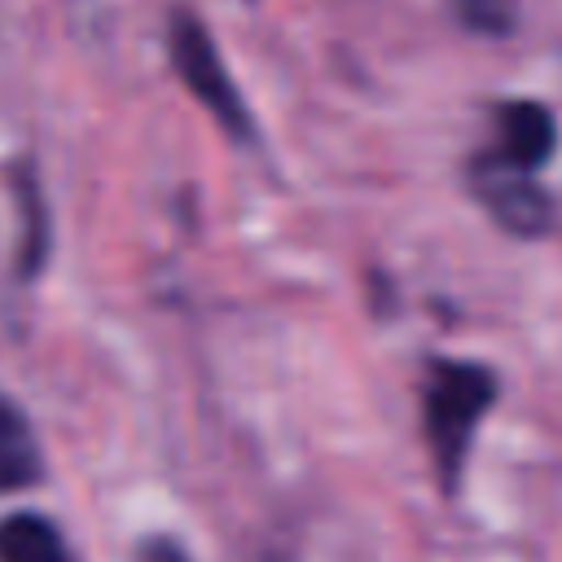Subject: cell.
Here are the masks:
<instances>
[{"label":"cell","mask_w":562,"mask_h":562,"mask_svg":"<svg viewBox=\"0 0 562 562\" xmlns=\"http://www.w3.org/2000/svg\"><path fill=\"white\" fill-rule=\"evenodd\" d=\"M0 562H70V549L48 518L9 514L0 522Z\"/></svg>","instance_id":"6"},{"label":"cell","mask_w":562,"mask_h":562,"mask_svg":"<svg viewBox=\"0 0 562 562\" xmlns=\"http://www.w3.org/2000/svg\"><path fill=\"white\" fill-rule=\"evenodd\" d=\"M171 61L184 79V88L237 136H250V114H246V101L241 92L233 88L206 26L193 18V13H171Z\"/></svg>","instance_id":"2"},{"label":"cell","mask_w":562,"mask_h":562,"mask_svg":"<svg viewBox=\"0 0 562 562\" xmlns=\"http://www.w3.org/2000/svg\"><path fill=\"white\" fill-rule=\"evenodd\" d=\"M492 400H496V378L483 364H465V360L430 364V378H426V439H430L435 465H439L448 487L457 483V474L465 465V448L474 439V426H479V417L487 413Z\"/></svg>","instance_id":"1"},{"label":"cell","mask_w":562,"mask_h":562,"mask_svg":"<svg viewBox=\"0 0 562 562\" xmlns=\"http://www.w3.org/2000/svg\"><path fill=\"white\" fill-rule=\"evenodd\" d=\"M136 562H189V553H184L176 540H167V536H149V540L136 549Z\"/></svg>","instance_id":"9"},{"label":"cell","mask_w":562,"mask_h":562,"mask_svg":"<svg viewBox=\"0 0 562 562\" xmlns=\"http://www.w3.org/2000/svg\"><path fill=\"white\" fill-rule=\"evenodd\" d=\"M40 479V443L18 404L0 395V492L31 487Z\"/></svg>","instance_id":"5"},{"label":"cell","mask_w":562,"mask_h":562,"mask_svg":"<svg viewBox=\"0 0 562 562\" xmlns=\"http://www.w3.org/2000/svg\"><path fill=\"white\" fill-rule=\"evenodd\" d=\"M18 189H22V211H26V237H22V268L26 272H35L40 268V259H44V241H48V228H44V202H40V189H35V180L22 171V180H18Z\"/></svg>","instance_id":"7"},{"label":"cell","mask_w":562,"mask_h":562,"mask_svg":"<svg viewBox=\"0 0 562 562\" xmlns=\"http://www.w3.org/2000/svg\"><path fill=\"white\" fill-rule=\"evenodd\" d=\"M496 132H501V158H509L522 171H536L540 162L553 158L558 123L540 101H505L496 114Z\"/></svg>","instance_id":"4"},{"label":"cell","mask_w":562,"mask_h":562,"mask_svg":"<svg viewBox=\"0 0 562 562\" xmlns=\"http://www.w3.org/2000/svg\"><path fill=\"white\" fill-rule=\"evenodd\" d=\"M457 18L465 31L505 35L514 26V4L509 0H457Z\"/></svg>","instance_id":"8"},{"label":"cell","mask_w":562,"mask_h":562,"mask_svg":"<svg viewBox=\"0 0 562 562\" xmlns=\"http://www.w3.org/2000/svg\"><path fill=\"white\" fill-rule=\"evenodd\" d=\"M470 189L479 193V202L496 215L501 228L518 233V237H536L549 228V193L531 180V171L514 167L501 154H483L470 167Z\"/></svg>","instance_id":"3"}]
</instances>
